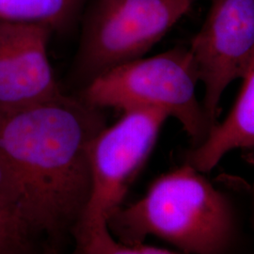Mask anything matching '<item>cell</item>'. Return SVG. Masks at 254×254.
<instances>
[{
	"instance_id": "obj_2",
	"label": "cell",
	"mask_w": 254,
	"mask_h": 254,
	"mask_svg": "<svg viewBox=\"0 0 254 254\" xmlns=\"http://www.w3.org/2000/svg\"><path fill=\"white\" fill-rule=\"evenodd\" d=\"M185 163L165 173L145 195L108 219L110 233L124 244L158 237L187 254H223L238 235L236 210L227 196Z\"/></svg>"
},
{
	"instance_id": "obj_6",
	"label": "cell",
	"mask_w": 254,
	"mask_h": 254,
	"mask_svg": "<svg viewBox=\"0 0 254 254\" xmlns=\"http://www.w3.org/2000/svg\"><path fill=\"white\" fill-rule=\"evenodd\" d=\"M190 50L204 86L202 107L212 127L228 86L242 78L254 54V0H210Z\"/></svg>"
},
{
	"instance_id": "obj_4",
	"label": "cell",
	"mask_w": 254,
	"mask_h": 254,
	"mask_svg": "<svg viewBox=\"0 0 254 254\" xmlns=\"http://www.w3.org/2000/svg\"><path fill=\"white\" fill-rule=\"evenodd\" d=\"M197 0H95L73 64L84 87L110 69L142 58Z\"/></svg>"
},
{
	"instance_id": "obj_9",
	"label": "cell",
	"mask_w": 254,
	"mask_h": 254,
	"mask_svg": "<svg viewBox=\"0 0 254 254\" xmlns=\"http://www.w3.org/2000/svg\"><path fill=\"white\" fill-rule=\"evenodd\" d=\"M46 251L26 194L9 166L0 157V254Z\"/></svg>"
},
{
	"instance_id": "obj_12",
	"label": "cell",
	"mask_w": 254,
	"mask_h": 254,
	"mask_svg": "<svg viewBox=\"0 0 254 254\" xmlns=\"http://www.w3.org/2000/svg\"></svg>"
},
{
	"instance_id": "obj_5",
	"label": "cell",
	"mask_w": 254,
	"mask_h": 254,
	"mask_svg": "<svg viewBox=\"0 0 254 254\" xmlns=\"http://www.w3.org/2000/svg\"><path fill=\"white\" fill-rule=\"evenodd\" d=\"M111 127L95 136L90 150L91 191L73 235L77 249L91 234L108 226L129 188L154 149L169 114L153 108L128 109ZM74 249V250H75Z\"/></svg>"
},
{
	"instance_id": "obj_11",
	"label": "cell",
	"mask_w": 254,
	"mask_h": 254,
	"mask_svg": "<svg viewBox=\"0 0 254 254\" xmlns=\"http://www.w3.org/2000/svg\"><path fill=\"white\" fill-rule=\"evenodd\" d=\"M75 254H174L172 250L146 245H127L115 239L109 226L101 228L93 232L80 247L75 249Z\"/></svg>"
},
{
	"instance_id": "obj_8",
	"label": "cell",
	"mask_w": 254,
	"mask_h": 254,
	"mask_svg": "<svg viewBox=\"0 0 254 254\" xmlns=\"http://www.w3.org/2000/svg\"><path fill=\"white\" fill-rule=\"evenodd\" d=\"M241 79L242 88L226 119L216 123L204 140L187 153L186 163L200 173L212 171L233 150L254 148V54Z\"/></svg>"
},
{
	"instance_id": "obj_1",
	"label": "cell",
	"mask_w": 254,
	"mask_h": 254,
	"mask_svg": "<svg viewBox=\"0 0 254 254\" xmlns=\"http://www.w3.org/2000/svg\"><path fill=\"white\" fill-rule=\"evenodd\" d=\"M106 127L102 109L64 92L0 110V157L26 194L46 251L73 240L91 196V143Z\"/></svg>"
},
{
	"instance_id": "obj_3",
	"label": "cell",
	"mask_w": 254,
	"mask_h": 254,
	"mask_svg": "<svg viewBox=\"0 0 254 254\" xmlns=\"http://www.w3.org/2000/svg\"><path fill=\"white\" fill-rule=\"evenodd\" d=\"M199 82L190 47L176 46L110 69L84 87L79 96L101 109H162L179 121L194 147L212 128L196 94Z\"/></svg>"
},
{
	"instance_id": "obj_7",
	"label": "cell",
	"mask_w": 254,
	"mask_h": 254,
	"mask_svg": "<svg viewBox=\"0 0 254 254\" xmlns=\"http://www.w3.org/2000/svg\"><path fill=\"white\" fill-rule=\"evenodd\" d=\"M53 28L0 20V110L23 109L64 93L47 46Z\"/></svg>"
},
{
	"instance_id": "obj_10",
	"label": "cell",
	"mask_w": 254,
	"mask_h": 254,
	"mask_svg": "<svg viewBox=\"0 0 254 254\" xmlns=\"http://www.w3.org/2000/svg\"><path fill=\"white\" fill-rule=\"evenodd\" d=\"M81 0H0V20L43 24L63 28L73 18Z\"/></svg>"
}]
</instances>
